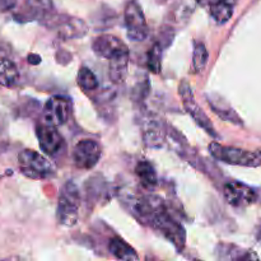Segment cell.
I'll return each instance as SVG.
<instances>
[{
	"mask_svg": "<svg viewBox=\"0 0 261 261\" xmlns=\"http://www.w3.org/2000/svg\"><path fill=\"white\" fill-rule=\"evenodd\" d=\"M92 48L97 56L106 60H111L117 56L129 54V48L125 45L124 41L112 35H101L94 38Z\"/></svg>",
	"mask_w": 261,
	"mask_h": 261,
	"instance_id": "10",
	"label": "cell"
},
{
	"mask_svg": "<svg viewBox=\"0 0 261 261\" xmlns=\"http://www.w3.org/2000/svg\"><path fill=\"white\" fill-rule=\"evenodd\" d=\"M178 92H180V96L181 98H182L184 107H185L186 112L193 117L194 121H195L204 132L208 133L209 135H212L213 138H218L219 135L217 134L216 130H214V126L211 122V120H209V117L206 116L205 112L200 109V106L196 103L195 98H194L193 91H191L188 82H181Z\"/></svg>",
	"mask_w": 261,
	"mask_h": 261,
	"instance_id": "6",
	"label": "cell"
},
{
	"mask_svg": "<svg viewBox=\"0 0 261 261\" xmlns=\"http://www.w3.org/2000/svg\"><path fill=\"white\" fill-rule=\"evenodd\" d=\"M149 224L153 228L158 229L168 241L172 242V245L176 247V250H178V251L184 250L186 241V232L185 229H184V227L181 226V224H178L177 222L168 214L167 209L161 212L160 214H157V216L150 221Z\"/></svg>",
	"mask_w": 261,
	"mask_h": 261,
	"instance_id": "4",
	"label": "cell"
},
{
	"mask_svg": "<svg viewBox=\"0 0 261 261\" xmlns=\"http://www.w3.org/2000/svg\"><path fill=\"white\" fill-rule=\"evenodd\" d=\"M212 18L218 24H224L231 19L234 9V0H214L208 5Z\"/></svg>",
	"mask_w": 261,
	"mask_h": 261,
	"instance_id": "16",
	"label": "cell"
},
{
	"mask_svg": "<svg viewBox=\"0 0 261 261\" xmlns=\"http://www.w3.org/2000/svg\"><path fill=\"white\" fill-rule=\"evenodd\" d=\"M71 99L64 96H54L48 98L43 107V120L45 124L51 126H61L69 120L71 114Z\"/></svg>",
	"mask_w": 261,
	"mask_h": 261,
	"instance_id": "7",
	"label": "cell"
},
{
	"mask_svg": "<svg viewBox=\"0 0 261 261\" xmlns=\"http://www.w3.org/2000/svg\"><path fill=\"white\" fill-rule=\"evenodd\" d=\"M208 50L203 42L195 41L194 42V54H193V70L194 73H199L203 70L208 61Z\"/></svg>",
	"mask_w": 261,
	"mask_h": 261,
	"instance_id": "22",
	"label": "cell"
},
{
	"mask_svg": "<svg viewBox=\"0 0 261 261\" xmlns=\"http://www.w3.org/2000/svg\"><path fill=\"white\" fill-rule=\"evenodd\" d=\"M148 69L154 74L162 69V46L160 42H155L148 54Z\"/></svg>",
	"mask_w": 261,
	"mask_h": 261,
	"instance_id": "24",
	"label": "cell"
},
{
	"mask_svg": "<svg viewBox=\"0 0 261 261\" xmlns=\"http://www.w3.org/2000/svg\"><path fill=\"white\" fill-rule=\"evenodd\" d=\"M166 127L161 119L154 116H149L145 119L143 124V142L148 148L158 149L162 147L166 142Z\"/></svg>",
	"mask_w": 261,
	"mask_h": 261,
	"instance_id": "13",
	"label": "cell"
},
{
	"mask_svg": "<svg viewBox=\"0 0 261 261\" xmlns=\"http://www.w3.org/2000/svg\"><path fill=\"white\" fill-rule=\"evenodd\" d=\"M54 12L51 0H24L22 9L15 13L14 18L19 22L33 19H48Z\"/></svg>",
	"mask_w": 261,
	"mask_h": 261,
	"instance_id": "12",
	"label": "cell"
},
{
	"mask_svg": "<svg viewBox=\"0 0 261 261\" xmlns=\"http://www.w3.org/2000/svg\"><path fill=\"white\" fill-rule=\"evenodd\" d=\"M127 64L129 54L109 60V75L115 84H120L125 81L127 75Z\"/></svg>",
	"mask_w": 261,
	"mask_h": 261,
	"instance_id": "17",
	"label": "cell"
},
{
	"mask_svg": "<svg viewBox=\"0 0 261 261\" xmlns=\"http://www.w3.org/2000/svg\"><path fill=\"white\" fill-rule=\"evenodd\" d=\"M135 173L140 180V184L147 190H153L158 184L157 172L154 167L147 161H140L135 167Z\"/></svg>",
	"mask_w": 261,
	"mask_h": 261,
	"instance_id": "18",
	"label": "cell"
},
{
	"mask_svg": "<svg viewBox=\"0 0 261 261\" xmlns=\"http://www.w3.org/2000/svg\"><path fill=\"white\" fill-rule=\"evenodd\" d=\"M209 152L216 160L227 165L244 166V167H259L261 166V155L249 150L240 149L234 147H226L218 143L209 144Z\"/></svg>",
	"mask_w": 261,
	"mask_h": 261,
	"instance_id": "3",
	"label": "cell"
},
{
	"mask_svg": "<svg viewBox=\"0 0 261 261\" xmlns=\"http://www.w3.org/2000/svg\"><path fill=\"white\" fill-rule=\"evenodd\" d=\"M259 154H260V155H261V150H259Z\"/></svg>",
	"mask_w": 261,
	"mask_h": 261,
	"instance_id": "29",
	"label": "cell"
},
{
	"mask_svg": "<svg viewBox=\"0 0 261 261\" xmlns=\"http://www.w3.org/2000/svg\"><path fill=\"white\" fill-rule=\"evenodd\" d=\"M19 81V71L17 65L9 59L0 60V84L7 88H13Z\"/></svg>",
	"mask_w": 261,
	"mask_h": 261,
	"instance_id": "19",
	"label": "cell"
},
{
	"mask_svg": "<svg viewBox=\"0 0 261 261\" xmlns=\"http://www.w3.org/2000/svg\"><path fill=\"white\" fill-rule=\"evenodd\" d=\"M255 239H256V241L261 245V221L256 226V228H255Z\"/></svg>",
	"mask_w": 261,
	"mask_h": 261,
	"instance_id": "27",
	"label": "cell"
},
{
	"mask_svg": "<svg viewBox=\"0 0 261 261\" xmlns=\"http://www.w3.org/2000/svg\"><path fill=\"white\" fill-rule=\"evenodd\" d=\"M217 255L219 259H228V260H242V259H256L254 255H249V252L234 245H224L221 244L217 247Z\"/></svg>",
	"mask_w": 261,
	"mask_h": 261,
	"instance_id": "21",
	"label": "cell"
},
{
	"mask_svg": "<svg viewBox=\"0 0 261 261\" xmlns=\"http://www.w3.org/2000/svg\"><path fill=\"white\" fill-rule=\"evenodd\" d=\"M59 37L63 40L81 38L88 32V25L86 22L75 17H64L55 24Z\"/></svg>",
	"mask_w": 261,
	"mask_h": 261,
	"instance_id": "14",
	"label": "cell"
},
{
	"mask_svg": "<svg viewBox=\"0 0 261 261\" xmlns=\"http://www.w3.org/2000/svg\"><path fill=\"white\" fill-rule=\"evenodd\" d=\"M38 144L42 152L50 157H58L65 149V142L55 126L48 124L38 125L36 129Z\"/></svg>",
	"mask_w": 261,
	"mask_h": 261,
	"instance_id": "9",
	"label": "cell"
},
{
	"mask_svg": "<svg viewBox=\"0 0 261 261\" xmlns=\"http://www.w3.org/2000/svg\"><path fill=\"white\" fill-rule=\"evenodd\" d=\"M206 102L211 106L212 111L217 115V116L221 117L222 120H226V121L233 122L236 125H242L241 119L237 115V112L227 103L223 99V97L218 96V94L214 93H208L206 94Z\"/></svg>",
	"mask_w": 261,
	"mask_h": 261,
	"instance_id": "15",
	"label": "cell"
},
{
	"mask_svg": "<svg viewBox=\"0 0 261 261\" xmlns=\"http://www.w3.org/2000/svg\"><path fill=\"white\" fill-rule=\"evenodd\" d=\"M223 193L227 203L234 208H244L257 200L256 191L241 182L226 184Z\"/></svg>",
	"mask_w": 261,
	"mask_h": 261,
	"instance_id": "11",
	"label": "cell"
},
{
	"mask_svg": "<svg viewBox=\"0 0 261 261\" xmlns=\"http://www.w3.org/2000/svg\"><path fill=\"white\" fill-rule=\"evenodd\" d=\"M79 190L74 182H66L61 189L56 209V217L61 226L73 227L79 219Z\"/></svg>",
	"mask_w": 261,
	"mask_h": 261,
	"instance_id": "2",
	"label": "cell"
},
{
	"mask_svg": "<svg viewBox=\"0 0 261 261\" xmlns=\"http://www.w3.org/2000/svg\"><path fill=\"white\" fill-rule=\"evenodd\" d=\"M78 84L82 89L84 91H94V89L98 88L99 83L97 76L94 75L93 71L91 70L87 66L81 68V70L78 71Z\"/></svg>",
	"mask_w": 261,
	"mask_h": 261,
	"instance_id": "23",
	"label": "cell"
},
{
	"mask_svg": "<svg viewBox=\"0 0 261 261\" xmlns=\"http://www.w3.org/2000/svg\"><path fill=\"white\" fill-rule=\"evenodd\" d=\"M19 170L25 177L32 180H48L55 176V166L32 149H24L18 155Z\"/></svg>",
	"mask_w": 261,
	"mask_h": 261,
	"instance_id": "1",
	"label": "cell"
},
{
	"mask_svg": "<svg viewBox=\"0 0 261 261\" xmlns=\"http://www.w3.org/2000/svg\"><path fill=\"white\" fill-rule=\"evenodd\" d=\"M109 250L110 252L119 260L132 261L139 259L137 251H135L130 245H127L124 240L119 239V237H115V239H112L111 241H110Z\"/></svg>",
	"mask_w": 261,
	"mask_h": 261,
	"instance_id": "20",
	"label": "cell"
},
{
	"mask_svg": "<svg viewBox=\"0 0 261 261\" xmlns=\"http://www.w3.org/2000/svg\"><path fill=\"white\" fill-rule=\"evenodd\" d=\"M212 2H214V0H198L199 4L203 5V7H208Z\"/></svg>",
	"mask_w": 261,
	"mask_h": 261,
	"instance_id": "28",
	"label": "cell"
},
{
	"mask_svg": "<svg viewBox=\"0 0 261 261\" xmlns=\"http://www.w3.org/2000/svg\"><path fill=\"white\" fill-rule=\"evenodd\" d=\"M27 60L31 65H38L41 63V56L37 55V54H30Z\"/></svg>",
	"mask_w": 261,
	"mask_h": 261,
	"instance_id": "26",
	"label": "cell"
},
{
	"mask_svg": "<svg viewBox=\"0 0 261 261\" xmlns=\"http://www.w3.org/2000/svg\"><path fill=\"white\" fill-rule=\"evenodd\" d=\"M102 155L101 147L96 140L83 139L74 147V165L81 170H92L96 167Z\"/></svg>",
	"mask_w": 261,
	"mask_h": 261,
	"instance_id": "8",
	"label": "cell"
},
{
	"mask_svg": "<svg viewBox=\"0 0 261 261\" xmlns=\"http://www.w3.org/2000/svg\"><path fill=\"white\" fill-rule=\"evenodd\" d=\"M125 25L127 37L135 42L145 40L148 37V27L145 22L144 13L137 0H132L126 4L124 12Z\"/></svg>",
	"mask_w": 261,
	"mask_h": 261,
	"instance_id": "5",
	"label": "cell"
},
{
	"mask_svg": "<svg viewBox=\"0 0 261 261\" xmlns=\"http://www.w3.org/2000/svg\"><path fill=\"white\" fill-rule=\"evenodd\" d=\"M18 7V0H0V12H10Z\"/></svg>",
	"mask_w": 261,
	"mask_h": 261,
	"instance_id": "25",
	"label": "cell"
}]
</instances>
